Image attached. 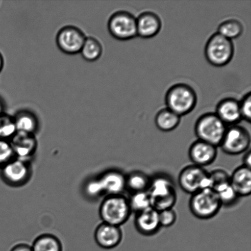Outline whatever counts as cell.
<instances>
[{
    "label": "cell",
    "mask_w": 251,
    "mask_h": 251,
    "mask_svg": "<svg viewBox=\"0 0 251 251\" xmlns=\"http://www.w3.org/2000/svg\"><path fill=\"white\" fill-rule=\"evenodd\" d=\"M147 193L151 206L157 211L173 208L177 201L176 185L172 179L164 174H157L151 178Z\"/></svg>",
    "instance_id": "cell-1"
},
{
    "label": "cell",
    "mask_w": 251,
    "mask_h": 251,
    "mask_svg": "<svg viewBox=\"0 0 251 251\" xmlns=\"http://www.w3.org/2000/svg\"><path fill=\"white\" fill-rule=\"evenodd\" d=\"M167 108L183 117L190 114L198 104V95L190 85L178 83L171 86L165 96Z\"/></svg>",
    "instance_id": "cell-2"
},
{
    "label": "cell",
    "mask_w": 251,
    "mask_h": 251,
    "mask_svg": "<svg viewBox=\"0 0 251 251\" xmlns=\"http://www.w3.org/2000/svg\"><path fill=\"white\" fill-rule=\"evenodd\" d=\"M131 214L128 199L124 194L107 196L100 204V215L102 223L120 227Z\"/></svg>",
    "instance_id": "cell-3"
},
{
    "label": "cell",
    "mask_w": 251,
    "mask_h": 251,
    "mask_svg": "<svg viewBox=\"0 0 251 251\" xmlns=\"http://www.w3.org/2000/svg\"><path fill=\"white\" fill-rule=\"evenodd\" d=\"M227 127L215 113L208 112L197 120L194 131L198 140L219 147Z\"/></svg>",
    "instance_id": "cell-4"
},
{
    "label": "cell",
    "mask_w": 251,
    "mask_h": 251,
    "mask_svg": "<svg viewBox=\"0 0 251 251\" xmlns=\"http://www.w3.org/2000/svg\"><path fill=\"white\" fill-rule=\"evenodd\" d=\"M235 53L233 41L216 32L208 39L205 47L208 62L215 67H223L232 60Z\"/></svg>",
    "instance_id": "cell-5"
},
{
    "label": "cell",
    "mask_w": 251,
    "mask_h": 251,
    "mask_svg": "<svg viewBox=\"0 0 251 251\" xmlns=\"http://www.w3.org/2000/svg\"><path fill=\"white\" fill-rule=\"evenodd\" d=\"M189 205L194 216L203 220L215 217L222 207L217 193L211 189H201L192 194Z\"/></svg>",
    "instance_id": "cell-6"
},
{
    "label": "cell",
    "mask_w": 251,
    "mask_h": 251,
    "mask_svg": "<svg viewBox=\"0 0 251 251\" xmlns=\"http://www.w3.org/2000/svg\"><path fill=\"white\" fill-rule=\"evenodd\" d=\"M178 181L179 188L191 195L201 189H211L208 172L204 167L194 164L189 165L181 170Z\"/></svg>",
    "instance_id": "cell-7"
},
{
    "label": "cell",
    "mask_w": 251,
    "mask_h": 251,
    "mask_svg": "<svg viewBox=\"0 0 251 251\" xmlns=\"http://www.w3.org/2000/svg\"><path fill=\"white\" fill-rule=\"evenodd\" d=\"M251 135L247 128L235 125L227 127L220 145L221 150L228 155H239L249 150Z\"/></svg>",
    "instance_id": "cell-8"
},
{
    "label": "cell",
    "mask_w": 251,
    "mask_h": 251,
    "mask_svg": "<svg viewBox=\"0 0 251 251\" xmlns=\"http://www.w3.org/2000/svg\"><path fill=\"white\" fill-rule=\"evenodd\" d=\"M107 26L110 34L117 40L129 41L137 36L136 17L126 11L113 14Z\"/></svg>",
    "instance_id": "cell-9"
},
{
    "label": "cell",
    "mask_w": 251,
    "mask_h": 251,
    "mask_svg": "<svg viewBox=\"0 0 251 251\" xmlns=\"http://www.w3.org/2000/svg\"><path fill=\"white\" fill-rule=\"evenodd\" d=\"M29 161L14 158L0 169V175L5 183L11 186H21L31 177Z\"/></svg>",
    "instance_id": "cell-10"
},
{
    "label": "cell",
    "mask_w": 251,
    "mask_h": 251,
    "mask_svg": "<svg viewBox=\"0 0 251 251\" xmlns=\"http://www.w3.org/2000/svg\"><path fill=\"white\" fill-rule=\"evenodd\" d=\"M87 37L83 32L75 26L63 27L56 35V44L63 52L75 55L80 52Z\"/></svg>",
    "instance_id": "cell-11"
},
{
    "label": "cell",
    "mask_w": 251,
    "mask_h": 251,
    "mask_svg": "<svg viewBox=\"0 0 251 251\" xmlns=\"http://www.w3.org/2000/svg\"><path fill=\"white\" fill-rule=\"evenodd\" d=\"M188 154L193 164L204 167L215 161L218 156V147L197 140L189 147Z\"/></svg>",
    "instance_id": "cell-12"
},
{
    "label": "cell",
    "mask_w": 251,
    "mask_h": 251,
    "mask_svg": "<svg viewBox=\"0 0 251 251\" xmlns=\"http://www.w3.org/2000/svg\"><path fill=\"white\" fill-rule=\"evenodd\" d=\"M16 158L29 161L35 153L37 140L35 135L17 132L10 140Z\"/></svg>",
    "instance_id": "cell-13"
},
{
    "label": "cell",
    "mask_w": 251,
    "mask_h": 251,
    "mask_svg": "<svg viewBox=\"0 0 251 251\" xmlns=\"http://www.w3.org/2000/svg\"><path fill=\"white\" fill-rule=\"evenodd\" d=\"M137 36L143 39L154 38L161 30V19L155 12L145 11L136 17Z\"/></svg>",
    "instance_id": "cell-14"
},
{
    "label": "cell",
    "mask_w": 251,
    "mask_h": 251,
    "mask_svg": "<svg viewBox=\"0 0 251 251\" xmlns=\"http://www.w3.org/2000/svg\"><path fill=\"white\" fill-rule=\"evenodd\" d=\"M96 242L104 249H113L121 243L123 233L120 227L102 223L95 230Z\"/></svg>",
    "instance_id": "cell-15"
},
{
    "label": "cell",
    "mask_w": 251,
    "mask_h": 251,
    "mask_svg": "<svg viewBox=\"0 0 251 251\" xmlns=\"http://www.w3.org/2000/svg\"><path fill=\"white\" fill-rule=\"evenodd\" d=\"M135 227L138 232L145 236H151L158 232L161 226L159 220V211L150 207L136 213Z\"/></svg>",
    "instance_id": "cell-16"
},
{
    "label": "cell",
    "mask_w": 251,
    "mask_h": 251,
    "mask_svg": "<svg viewBox=\"0 0 251 251\" xmlns=\"http://www.w3.org/2000/svg\"><path fill=\"white\" fill-rule=\"evenodd\" d=\"M215 114L226 126L238 125L242 120L240 101L233 98H226L218 102Z\"/></svg>",
    "instance_id": "cell-17"
},
{
    "label": "cell",
    "mask_w": 251,
    "mask_h": 251,
    "mask_svg": "<svg viewBox=\"0 0 251 251\" xmlns=\"http://www.w3.org/2000/svg\"><path fill=\"white\" fill-rule=\"evenodd\" d=\"M125 175L118 170H110L102 174L99 178L104 194L121 195L126 189Z\"/></svg>",
    "instance_id": "cell-18"
},
{
    "label": "cell",
    "mask_w": 251,
    "mask_h": 251,
    "mask_svg": "<svg viewBox=\"0 0 251 251\" xmlns=\"http://www.w3.org/2000/svg\"><path fill=\"white\" fill-rule=\"evenodd\" d=\"M231 186L241 197H248L251 194V170L244 166L236 169L230 176Z\"/></svg>",
    "instance_id": "cell-19"
},
{
    "label": "cell",
    "mask_w": 251,
    "mask_h": 251,
    "mask_svg": "<svg viewBox=\"0 0 251 251\" xmlns=\"http://www.w3.org/2000/svg\"><path fill=\"white\" fill-rule=\"evenodd\" d=\"M17 132L35 135L39 128L38 118L28 110H21L13 117Z\"/></svg>",
    "instance_id": "cell-20"
},
{
    "label": "cell",
    "mask_w": 251,
    "mask_h": 251,
    "mask_svg": "<svg viewBox=\"0 0 251 251\" xmlns=\"http://www.w3.org/2000/svg\"><path fill=\"white\" fill-rule=\"evenodd\" d=\"M181 117L168 108L159 110L155 117V124L157 129L162 132L172 131L180 124Z\"/></svg>",
    "instance_id": "cell-21"
},
{
    "label": "cell",
    "mask_w": 251,
    "mask_h": 251,
    "mask_svg": "<svg viewBox=\"0 0 251 251\" xmlns=\"http://www.w3.org/2000/svg\"><path fill=\"white\" fill-rule=\"evenodd\" d=\"M151 178L146 174L140 171H133L126 176V189L130 193L147 191Z\"/></svg>",
    "instance_id": "cell-22"
},
{
    "label": "cell",
    "mask_w": 251,
    "mask_h": 251,
    "mask_svg": "<svg viewBox=\"0 0 251 251\" xmlns=\"http://www.w3.org/2000/svg\"><path fill=\"white\" fill-rule=\"evenodd\" d=\"M244 31L242 22L237 19H230L226 20L221 23L218 27L217 33L226 38L233 41L240 38Z\"/></svg>",
    "instance_id": "cell-23"
},
{
    "label": "cell",
    "mask_w": 251,
    "mask_h": 251,
    "mask_svg": "<svg viewBox=\"0 0 251 251\" xmlns=\"http://www.w3.org/2000/svg\"><path fill=\"white\" fill-rule=\"evenodd\" d=\"M31 248L33 251H63L60 241L55 236L50 234L39 236Z\"/></svg>",
    "instance_id": "cell-24"
},
{
    "label": "cell",
    "mask_w": 251,
    "mask_h": 251,
    "mask_svg": "<svg viewBox=\"0 0 251 251\" xmlns=\"http://www.w3.org/2000/svg\"><path fill=\"white\" fill-rule=\"evenodd\" d=\"M80 53L86 61L90 62L97 61L102 55L101 44L93 37H87Z\"/></svg>",
    "instance_id": "cell-25"
},
{
    "label": "cell",
    "mask_w": 251,
    "mask_h": 251,
    "mask_svg": "<svg viewBox=\"0 0 251 251\" xmlns=\"http://www.w3.org/2000/svg\"><path fill=\"white\" fill-rule=\"evenodd\" d=\"M127 199L132 213L136 214L151 207V201L147 191L132 193Z\"/></svg>",
    "instance_id": "cell-26"
},
{
    "label": "cell",
    "mask_w": 251,
    "mask_h": 251,
    "mask_svg": "<svg viewBox=\"0 0 251 251\" xmlns=\"http://www.w3.org/2000/svg\"><path fill=\"white\" fill-rule=\"evenodd\" d=\"M211 182V189L216 193L230 185V176L223 169L214 170L209 173Z\"/></svg>",
    "instance_id": "cell-27"
},
{
    "label": "cell",
    "mask_w": 251,
    "mask_h": 251,
    "mask_svg": "<svg viewBox=\"0 0 251 251\" xmlns=\"http://www.w3.org/2000/svg\"><path fill=\"white\" fill-rule=\"evenodd\" d=\"M16 132L13 117L4 113L0 115V139H11Z\"/></svg>",
    "instance_id": "cell-28"
},
{
    "label": "cell",
    "mask_w": 251,
    "mask_h": 251,
    "mask_svg": "<svg viewBox=\"0 0 251 251\" xmlns=\"http://www.w3.org/2000/svg\"><path fill=\"white\" fill-rule=\"evenodd\" d=\"M217 194L221 205L226 206V207L235 205L240 198L230 184L223 189V190L218 192Z\"/></svg>",
    "instance_id": "cell-29"
},
{
    "label": "cell",
    "mask_w": 251,
    "mask_h": 251,
    "mask_svg": "<svg viewBox=\"0 0 251 251\" xmlns=\"http://www.w3.org/2000/svg\"><path fill=\"white\" fill-rule=\"evenodd\" d=\"M16 158L9 140L0 139V169Z\"/></svg>",
    "instance_id": "cell-30"
},
{
    "label": "cell",
    "mask_w": 251,
    "mask_h": 251,
    "mask_svg": "<svg viewBox=\"0 0 251 251\" xmlns=\"http://www.w3.org/2000/svg\"><path fill=\"white\" fill-rule=\"evenodd\" d=\"M85 193L91 198H98L104 195V192L99 178L91 179L86 184Z\"/></svg>",
    "instance_id": "cell-31"
},
{
    "label": "cell",
    "mask_w": 251,
    "mask_h": 251,
    "mask_svg": "<svg viewBox=\"0 0 251 251\" xmlns=\"http://www.w3.org/2000/svg\"><path fill=\"white\" fill-rule=\"evenodd\" d=\"M176 213L173 208L159 211V220L161 227H171L176 223Z\"/></svg>",
    "instance_id": "cell-32"
},
{
    "label": "cell",
    "mask_w": 251,
    "mask_h": 251,
    "mask_svg": "<svg viewBox=\"0 0 251 251\" xmlns=\"http://www.w3.org/2000/svg\"><path fill=\"white\" fill-rule=\"evenodd\" d=\"M240 108L242 119L250 124L251 122V93L245 94L240 101Z\"/></svg>",
    "instance_id": "cell-33"
},
{
    "label": "cell",
    "mask_w": 251,
    "mask_h": 251,
    "mask_svg": "<svg viewBox=\"0 0 251 251\" xmlns=\"http://www.w3.org/2000/svg\"><path fill=\"white\" fill-rule=\"evenodd\" d=\"M11 251H33V250H32L31 246L25 244V243H21V244L14 246Z\"/></svg>",
    "instance_id": "cell-34"
},
{
    "label": "cell",
    "mask_w": 251,
    "mask_h": 251,
    "mask_svg": "<svg viewBox=\"0 0 251 251\" xmlns=\"http://www.w3.org/2000/svg\"><path fill=\"white\" fill-rule=\"evenodd\" d=\"M243 166L251 169V152L250 150H248L245 152L244 157H243Z\"/></svg>",
    "instance_id": "cell-35"
},
{
    "label": "cell",
    "mask_w": 251,
    "mask_h": 251,
    "mask_svg": "<svg viewBox=\"0 0 251 251\" xmlns=\"http://www.w3.org/2000/svg\"><path fill=\"white\" fill-rule=\"evenodd\" d=\"M4 66V60L3 57H2V56L1 55V53H0V72L2 70V68H3Z\"/></svg>",
    "instance_id": "cell-36"
},
{
    "label": "cell",
    "mask_w": 251,
    "mask_h": 251,
    "mask_svg": "<svg viewBox=\"0 0 251 251\" xmlns=\"http://www.w3.org/2000/svg\"><path fill=\"white\" fill-rule=\"evenodd\" d=\"M4 113V105L1 102V100H0V115L3 114Z\"/></svg>",
    "instance_id": "cell-37"
}]
</instances>
